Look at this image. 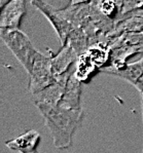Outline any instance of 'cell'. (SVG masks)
I'll return each instance as SVG.
<instances>
[{
	"mask_svg": "<svg viewBox=\"0 0 143 153\" xmlns=\"http://www.w3.org/2000/svg\"><path fill=\"white\" fill-rule=\"evenodd\" d=\"M97 10L100 13L105 16L107 19L112 20L114 15L116 16L118 11L121 13V5H123V2H114V1H99V2H94Z\"/></svg>",
	"mask_w": 143,
	"mask_h": 153,
	"instance_id": "7c38bea8",
	"label": "cell"
},
{
	"mask_svg": "<svg viewBox=\"0 0 143 153\" xmlns=\"http://www.w3.org/2000/svg\"><path fill=\"white\" fill-rule=\"evenodd\" d=\"M66 44H69L75 51V53L78 55V56L86 55V51L90 48L89 37L83 28L74 29L70 33Z\"/></svg>",
	"mask_w": 143,
	"mask_h": 153,
	"instance_id": "8fae6325",
	"label": "cell"
},
{
	"mask_svg": "<svg viewBox=\"0 0 143 153\" xmlns=\"http://www.w3.org/2000/svg\"><path fill=\"white\" fill-rule=\"evenodd\" d=\"M43 118L55 147L68 149L72 146L74 134L83 120L84 111L83 109H67L58 106Z\"/></svg>",
	"mask_w": 143,
	"mask_h": 153,
	"instance_id": "6da1fadb",
	"label": "cell"
},
{
	"mask_svg": "<svg viewBox=\"0 0 143 153\" xmlns=\"http://www.w3.org/2000/svg\"><path fill=\"white\" fill-rule=\"evenodd\" d=\"M81 96H83V82L77 78L75 74H71L67 82L64 96L58 106L67 109H83Z\"/></svg>",
	"mask_w": 143,
	"mask_h": 153,
	"instance_id": "ba28073f",
	"label": "cell"
},
{
	"mask_svg": "<svg viewBox=\"0 0 143 153\" xmlns=\"http://www.w3.org/2000/svg\"><path fill=\"white\" fill-rule=\"evenodd\" d=\"M78 58V55L69 44L62 46V48L60 49V51L57 55L54 56L53 53H51V68H53L54 74L56 76H59V75L68 72L70 70L71 65Z\"/></svg>",
	"mask_w": 143,
	"mask_h": 153,
	"instance_id": "30bf717a",
	"label": "cell"
},
{
	"mask_svg": "<svg viewBox=\"0 0 143 153\" xmlns=\"http://www.w3.org/2000/svg\"><path fill=\"white\" fill-rule=\"evenodd\" d=\"M142 104H143V97H142Z\"/></svg>",
	"mask_w": 143,
	"mask_h": 153,
	"instance_id": "5bb4252c",
	"label": "cell"
},
{
	"mask_svg": "<svg viewBox=\"0 0 143 153\" xmlns=\"http://www.w3.org/2000/svg\"><path fill=\"white\" fill-rule=\"evenodd\" d=\"M0 37L28 74H30L38 51L29 37L20 29H0Z\"/></svg>",
	"mask_w": 143,
	"mask_h": 153,
	"instance_id": "7a4b0ae2",
	"label": "cell"
},
{
	"mask_svg": "<svg viewBox=\"0 0 143 153\" xmlns=\"http://www.w3.org/2000/svg\"><path fill=\"white\" fill-rule=\"evenodd\" d=\"M141 9H143V7H142V8H141Z\"/></svg>",
	"mask_w": 143,
	"mask_h": 153,
	"instance_id": "9a60e30c",
	"label": "cell"
},
{
	"mask_svg": "<svg viewBox=\"0 0 143 153\" xmlns=\"http://www.w3.org/2000/svg\"><path fill=\"white\" fill-rule=\"evenodd\" d=\"M134 86L138 89V91H140V94H141L142 97H143V76L139 79V80L137 81V83H136Z\"/></svg>",
	"mask_w": 143,
	"mask_h": 153,
	"instance_id": "4fadbf2b",
	"label": "cell"
},
{
	"mask_svg": "<svg viewBox=\"0 0 143 153\" xmlns=\"http://www.w3.org/2000/svg\"><path fill=\"white\" fill-rule=\"evenodd\" d=\"M26 13V1L11 0L2 6L0 13L1 29H20L21 22Z\"/></svg>",
	"mask_w": 143,
	"mask_h": 153,
	"instance_id": "8992f818",
	"label": "cell"
},
{
	"mask_svg": "<svg viewBox=\"0 0 143 153\" xmlns=\"http://www.w3.org/2000/svg\"><path fill=\"white\" fill-rule=\"evenodd\" d=\"M100 71L105 74L113 75V76L119 77L121 79H125L128 82L135 85L137 81L143 76V59L138 60L131 64H126L123 67L115 68L109 66L100 69Z\"/></svg>",
	"mask_w": 143,
	"mask_h": 153,
	"instance_id": "9c48e42d",
	"label": "cell"
},
{
	"mask_svg": "<svg viewBox=\"0 0 143 153\" xmlns=\"http://www.w3.org/2000/svg\"><path fill=\"white\" fill-rule=\"evenodd\" d=\"M40 141V134L36 129H30L23 135L5 142V146L10 150L20 153H37Z\"/></svg>",
	"mask_w": 143,
	"mask_h": 153,
	"instance_id": "52a82bcc",
	"label": "cell"
},
{
	"mask_svg": "<svg viewBox=\"0 0 143 153\" xmlns=\"http://www.w3.org/2000/svg\"><path fill=\"white\" fill-rule=\"evenodd\" d=\"M32 4L39 11H41L45 16V18L50 21V23L54 27V29L56 30L58 36H59L62 46L66 45L70 33L73 31V27H72L71 23L65 18L62 9H58L54 7L48 2L39 1V0L32 1Z\"/></svg>",
	"mask_w": 143,
	"mask_h": 153,
	"instance_id": "5b68a950",
	"label": "cell"
},
{
	"mask_svg": "<svg viewBox=\"0 0 143 153\" xmlns=\"http://www.w3.org/2000/svg\"><path fill=\"white\" fill-rule=\"evenodd\" d=\"M56 81L57 76L53 72L51 56H44L38 51L35 56L31 73L29 74V91L32 95H35L54 84Z\"/></svg>",
	"mask_w": 143,
	"mask_h": 153,
	"instance_id": "277c9868",
	"label": "cell"
},
{
	"mask_svg": "<svg viewBox=\"0 0 143 153\" xmlns=\"http://www.w3.org/2000/svg\"><path fill=\"white\" fill-rule=\"evenodd\" d=\"M71 74V70H69L64 74L59 75L57 76V81L54 84L44 88L40 93L32 95V101L38 108L42 116H45L48 113H50L60 104Z\"/></svg>",
	"mask_w": 143,
	"mask_h": 153,
	"instance_id": "3957f363",
	"label": "cell"
}]
</instances>
